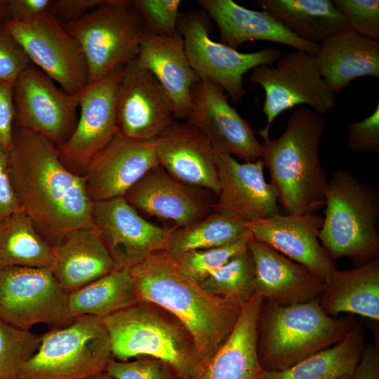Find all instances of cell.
Masks as SVG:
<instances>
[{
    "label": "cell",
    "mask_w": 379,
    "mask_h": 379,
    "mask_svg": "<svg viewBox=\"0 0 379 379\" xmlns=\"http://www.w3.org/2000/svg\"><path fill=\"white\" fill-rule=\"evenodd\" d=\"M9 160L21 210L52 246L72 231L93 227L84 177L62 163L55 145L15 124Z\"/></svg>",
    "instance_id": "6da1fadb"
},
{
    "label": "cell",
    "mask_w": 379,
    "mask_h": 379,
    "mask_svg": "<svg viewBox=\"0 0 379 379\" xmlns=\"http://www.w3.org/2000/svg\"><path fill=\"white\" fill-rule=\"evenodd\" d=\"M130 270L140 301L174 315L192 335L202 364L211 359L232 332L244 305L213 295L186 279L166 251L150 253Z\"/></svg>",
    "instance_id": "7a4b0ae2"
},
{
    "label": "cell",
    "mask_w": 379,
    "mask_h": 379,
    "mask_svg": "<svg viewBox=\"0 0 379 379\" xmlns=\"http://www.w3.org/2000/svg\"><path fill=\"white\" fill-rule=\"evenodd\" d=\"M324 128L320 115L302 106L291 114L278 138L262 136L260 159L289 214L314 213L325 206L328 180L319 157Z\"/></svg>",
    "instance_id": "3957f363"
},
{
    "label": "cell",
    "mask_w": 379,
    "mask_h": 379,
    "mask_svg": "<svg viewBox=\"0 0 379 379\" xmlns=\"http://www.w3.org/2000/svg\"><path fill=\"white\" fill-rule=\"evenodd\" d=\"M359 322L352 314H327L319 298L287 306L262 302L257 324V352L265 371H281L338 343Z\"/></svg>",
    "instance_id": "277c9868"
},
{
    "label": "cell",
    "mask_w": 379,
    "mask_h": 379,
    "mask_svg": "<svg viewBox=\"0 0 379 379\" xmlns=\"http://www.w3.org/2000/svg\"><path fill=\"white\" fill-rule=\"evenodd\" d=\"M115 360L150 357L168 364L182 379H195L202 362L188 330L174 315L145 301L102 318Z\"/></svg>",
    "instance_id": "5b68a950"
},
{
    "label": "cell",
    "mask_w": 379,
    "mask_h": 379,
    "mask_svg": "<svg viewBox=\"0 0 379 379\" xmlns=\"http://www.w3.org/2000/svg\"><path fill=\"white\" fill-rule=\"evenodd\" d=\"M326 210L319 239L330 258H350L357 266L378 258L379 192L349 171L328 180Z\"/></svg>",
    "instance_id": "8992f818"
},
{
    "label": "cell",
    "mask_w": 379,
    "mask_h": 379,
    "mask_svg": "<svg viewBox=\"0 0 379 379\" xmlns=\"http://www.w3.org/2000/svg\"><path fill=\"white\" fill-rule=\"evenodd\" d=\"M102 319L82 315L40 336V345L18 379H87L112 360Z\"/></svg>",
    "instance_id": "52a82bcc"
},
{
    "label": "cell",
    "mask_w": 379,
    "mask_h": 379,
    "mask_svg": "<svg viewBox=\"0 0 379 379\" xmlns=\"http://www.w3.org/2000/svg\"><path fill=\"white\" fill-rule=\"evenodd\" d=\"M63 26L82 50L88 84L134 60L145 29L141 17L127 0H106L79 20Z\"/></svg>",
    "instance_id": "ba28073f"
},
{
    "label": "cell",
    "mask_w": 379,
    "mask_h": 379,
    "mask_svg": "<svg viewBox=\"0 0 379 379\" xmlns=\"http://www.w3.org/2000/svg\"><path fill=\"white\" fill-rule=\"evenodd\" d=\"M249 79L265 91L262 112L267 125L258 132L261 136L269 135L273 121L296 105H307L319 115L336 105V95L322 78L316 55L306 51L294 49L275 66L259 65L253 69Z\"/></svg>",
    "instance_id": "9c48e42d"
},
{
    "label": "cell",
    "mask_w": 379,
    "mask_h": 379,
    "mask_svg": "<svg viewBox=\"0 0 379 379\" xmlns=\"http://www.w3.org/2000/svg\"><path fill=\"white\" fill-rule=\"evenodd\" d=\"M178 29L190 64L199 79L219 86L234 102L240 101L246 94L244 74L259 65H273L281 55L279 49L270 47L240 53L211 40L208 18L203 11L180 15Z\"/></svg>",
    "instance_id": "30bf717a"
},
{
    "label": "cell",
    "mask_w": 379,
    "mask_h": 379,
    "mask_svg": "<svg viewBox=\"0 0 379 379\" xmlns=\"http://www.w3.org/2000/svg\"><path fill=\"white\" fill-rule=\"evenodd\" d=\"M67 295L51 268L0 269V321L17 328L29 330L40 323L69 324L73 319Z\"/></svg>",
    "instance_id": "8fae6325"
},
{
    "label": "cell",
    "mask_w": 379,
    "mask_h": 379,
    "mask_svg": "<svg viewBox=\"0 0 379 379\" xmlns=\"http://www.w3.org/2000/svg\"><path fill=\"white\" fill-rule=\"evenodd\" d=\"M2 27L31 63L63 90L79 94L88 84V67L79 44L50 13L27 22L7 19Z\"/></svg>",
    "instance_id": "7c38bea8"
},
{
    "label": "cell",
    "mask_w": 379,
    "mask_h": 379,
    "mask_svg": "<svg viewBox=\"0 0 379 379\" xmlns=\"http://www.w3.org/2000/svg\"><path fill=\"white\" fill-rule=\"evenodd\" d=\"M79 96L58 88L31 65L13 84L15 124L60 145L76 126Z\"/></svg>",
    "instance_id": "4fadbf2b"
},
{
    "label": "cell",
    "mask_w": 379,
    "mask_h": 379,
    "mask_svg": "<svg viewBox=\"0 0 379 379\" xmlns=\"http://www.w3.org/2000/svg\"><path fill=\"white\" fill-rule=\"evenodd\" d=\"M123 68L88 84L80 93L76 126L57 146L62 163L76 174L83 175L92 159L118 132L117 96Z\"/></svg>",
    "instance_id": "5bb4252c"
},
{
    "label": "cell",
    "mask_w": 379,
    "mask_h": 379,
    "mask_svg": "<svg viewBox=\"0 0 379 379\" xmlns=\"http://www.w3.org/2000/svg\"><path fill=\"white\" fill-rule=\"evenodd\" d=\"M91 216L118 268L131 269L150 253L167 249L173 228L146 220L124 197L93 202Z\"/></svg>",
    "instance_id": "9a60e30c"
},
{
    "label": "cell",
    "mask_w": 379,
    "mask_h": 379,
    "mask_svg": "<svg viewBox=\"0 0 379 379\" xmlns=\"http://www.w3.org/2000/svg\"><path fill=\"white\" fill-rule=\"evenodd\" d=\"M185 121L199 130L218 153L247 161L261 157V145L246 120L227 102L218 85L199 79L193 86Z\"/></svg>",
    "instance_id": "2e32d148"
},
{
    "label": "cell",
    "mask_w": 379,
    "mask_h": 379,
    "mask_svg": "<svg viewBox=\"0 0 379 379\" xmlns=\"http://www.w3.org/2000/svg\"><path fill=\"white\" fill-rule=\"evenodd\" d=\"M116 110L118 132L134 140H156L175 119L162 87L135 59L123 68Z\"/></svg>",
    "instance_id": "e0dca14e"
},
{
    "label": "cell",
    "mask_w": 379,
    "mask_h": 379,
    "mask_svg": "<svg viewBox=\"0 0 379 379\" xmlns=\"http://www.w3.org/2000/svg\"><path fill=\"white\" fill-rule=\"evenodd\" d=\"M324 217L314 213H279L246 222L253 238L304 266L323 282L336 270L333 262L319 241Z\"/></svg>",
    "instance_id": "ac0fdd59"
},
{
    "label": "cell",
    "mask_w": 379,
    "mask_h": 379,
    "mask_svg": "<svg viewBox=\"0 0 379 379\" xmlns=\"http://www.w3.org/2000/svg\"><path fill=\"white\" fill-rule=\"evenodd\" d=\"M159 165L155 140H134L117 132L83 175L88 194L93 202L124 197Z\"/></svg>",
    "instance_id": "d6986e66"
},
{
    "label": "cell",
    "mask_w": 379,
    "mask_h": 379,
    "mask_svg": "<svg viewBox=\"0 0 379 379\" xmlns=\"http://www.w3.org/2000/svg\"><path fill=\"white\" fill-rule=\"evenodd\" d=\"M205 190L181 182L159 165L147 171L124 198L137 211L173 220L177 227H183L213 211L214 204Z\"/></svg>",
    "instance_id": "ffe728a7"
},
{
    "label": "cell",
    "mask_w": 379,
    "mask_h": 379,
    "mask_svg": "<svg viewBox=\"0 0 379 379\" xmlns=\"http://www.w3.org/2000/svg\"><path fill=\"white\" fill-rule=\"evenodd\" d=\"M217 165L220 192L213 209L245 222L279 213V193L273 184L266 182L261 159L241 164L230 154L218 153Z\"/></svg>",
    "instance_id": "44dd1931"
},
{
    "label": "cell",
    "mask_w": 379,
    "mask_h": 379,
    "mask_svg": "<svg viewBox=\"0 0 379 379\" xmlns=\"http://www.w3.org/2000/svg\"><path fill=\"white\" fill-rule=\"evenodd\" d=\"M159 166L181 182L218 194V153L186 121H173L155 140Z\"/></svg>",
    "instance_id": "7402d4cb"
},
{
    "label": "cell",
    "mask_w": 379,
    "mask_h": 379,
    "mask_svg": "<svg viewBox=\"0 0 379 379\" xmlns=\"http://www.w3.org/2000/svg\"><path fill=\"white\" fill-rule=\"evenodd\" d=\"M135 61L159 83L171 102L175 118L185 119L192 87L200 79L190 64L180 31L166 36L145 29Z\"/></svg>",
    "instance_id": "603a6c76"
},
{
    "label": "cell",
    "mask_w": 379,
    "mask_h": 379,
    "mask_svg": "<svg viewBox=\"0 0 379 379\" xmlns=\"http://www.w3.org/2000/svg\"><path fill=\"white\" fill-rule=\"evenodd\" d=\"M248 249L255 274V293L264 300L287 306L318 299L324 282L304 266L251 238Z\"/></svg>",
    "instance_id": "cb8c5ba5"
},
{
    "label": "cell",
    "mask_w": 379,
    "mask_h": 379,
    "mask_svg": "<svg viewBox=\"0 0 379 379\" xmlns=\"http://www.w3.org/2000/svg\"><path fill=\"white\" fill-rule=\"evenodd\" d=\"M201 10L217 25L222 44L235 50L245 42L262 40L283 44L317 55L319 45L303 41L267 13L250 10L232 0H198Z\"/></svg>",
    "instance_id": "d4e9b609"
},
{
    "label": "cell",
    "mask_w": 379,
    "mask_h": 379,
    "mask_svg": "<svg viewBox=\"0 0 379 379\" xmlns=\"http://www.w3.org/2000/svg\"><path fill=\"white\" fill-rule=\"evenodd\" d=\"M316 55L320 74L334 94L354 79L379 78V41L362 36L350 27L321 42Z\"/></svg>",
    "instance_id": "484cf974"
},
{
    "label": "cell",
    "mask_w": 379,
    "mask_h": 379,
    "mask_svg": "<svg viewBox=\"0 0 379 379\" xmlns=\"http://www.w3.org/2000/svg\"><path fill=\"white\" fill-rule=\"evenodd\" d=\"M263 298L255 293L218 351L204 363L195 379H260L265 371L257 352V324Z\"/></svg>",
    "instance_id": "4316f807"
},
{
    "label": "cell",
    "mask_w": 379,
    "mask_h": 379,
    "mask_svg": "<svg viewBox=\"0 0 379 379\" xmlns=\"http://www.w3.org/2000/svg\"><path fill=\"white\" fill-rule=\"evenodd\" d=\"M53 250L51 270L67 293L117 268L93 226L71 232L53 246Z\"/></svg>",
    "instance_id": "83f0119b"
},
{
    "label": "cell",
    "mask_w": 379,
    "mask_h": 379,
    "mask_svg": "<svg viewBox=\"0 0 379 379\" xmlns=\"http://www.w3.org/2000/svg\"><path fill=\"white\" fill-rule=\"evenodd\" d=\"M319 302L333 317L343 312L378 321V258L352 270H336L324 282Z\"/></svg>",
    "instance_id": "f1b7e54d"
},
{
    "label": "cell",
    "mask_w": 379,
    "mask_h": 379,
    "mask_svg": "<svg viewBox=\"0 0 379 379\" xmlns=\"http://www.w3.org/2000/svg\"><path fill=\"white\" fill-rule=\"evenodd\" d=\"M255 4L298 38L319 44L349 27L331 0H256Z\"/></svg>",
    "instance_id": "f546056e"
},
{
    "label": "cell",
    "mask_w": 379,
    "mask_h": 379,
    "mask_svg": "<svg viewBox=\"0 0 379 379\" xmlns=\"http://www.w3.org/2000/svg\"><path fill=\"white\" fill-rule=\"evenodd\" d=\"M139 301L131 270L117 267L69 293L67 304L69 314L72 319L82 315L102 319Z\"/></svg>",
    "instance_id": "4dcf8cb0"
},
{
    "label": "cell",
    "mask_w": 379,
    "mask_h": 379,
    "mask_svg": "<svg viewBox=\"0 0 379 379\" xmlns=\"http://www.w3.org/2000/svg\"><path fill=\"white\" fill-rule=\"evenodd\" d=\"M366 346L365 331L358 323L333 346L314 354L281 371H264L260 379H338L351 377Z\"/></svg>",
    "instance_id": "1f68e13d"
},
{
    "label": "cell",
    "mask_w": 379,
    "mask_h": 379,
    "mask_svg": "<svg viewBox=\"0 0 379 379\" xmlns=\"http://www.w3.org/2000/svg\"><path fill=\"white\" fill-rule=\"evenodd\" d=\"M53 246L21 210L0 221V269L9 267L51 268Z\"/></svg>",
    "instance_id": "d6a6232c"
},
{
    "label": "cell",
    "mask_w": 379,
    "mask_h": 379,
    "mask_svg": "<svg viewBox=\"0 0 379 379\" xmlns=\"http://www.w3.org/2000/svg\"><path fill=\"white\" fill-rule=\"evenodd\" d=\"M245 222L232 213L213 209L208 215L195 223L173 228L166 251L176 260L190 251L220 247L234 243L251 233Z\"/></svg>",
    "instance_id": "836d02e7"
},
{
    "label": "cell",
    "mask_w": 379,
    "mask_h": 379,
    "mask_svg": "<svg viewBox=\"0 0 379 379\" xmlns=\"http://www.w3.org/2000/svg\"><path fill=\"white\" fill-rule=\"evenodd\" d=\"M200 286L207 293L239 305H245L255 293V265L247 250L234 255Z\"/></svg>",
    "instance_id": "e575fe53"
},
{
    "label": "cell",
    "mask_w": 379,
    "mask_h": 379,
    "mask_svg": "<svg viewBox=\"0 0 379 379\" xmlns=\"http://www.w3.org/2000/svg\"><path fill=\"white\" fill-rule=\"evenodd\" d=\"M251 238L250 233L226 246L186 252L175 260L178 269L186 279L200 285L234 255L247 250Z\"/></svg>",
    "instance_id": "d590c367"
},
{
    "label": "cell",
    "mask_w": 379,
    "mask_h": 379,
    "mask_svg": "<svg viewBox=\"0 0 379 379\" xmlns=\"http://www.w3.org/2000/svg\"><path fill=\"white\" fill-rule=\"evenodd\" d=\"M40 345V336L0 321V379H18Z\"/></svg>",
    "instance_id": "8d00e7d4"
},
{
    "label": "cell",
    "mask_w": 379,
    "mask_h": 379,
    "mask_svg": "<svg viewBox=\"0 0 379 379\" xmlns=\"http://www.w3.org/2000/svg\"><path fill=\"white\" fill-rule=\"evenodd\" d=\"M180 0H134L132 7L141 17L145 29L162 36L178 33Z\"/></svg>",
    "instance_id": "74e56055"
},
{
    "label": "cell",
    "mask_w": 379,
    "mask_h": 379,
    "mask_svg": "<svg viewBox=\"0 0 379 379\" xmlns=\"http://www.w3.org/2000/svg\"><path fill=\"white\" fill-rule=\"evenodd\" d=\"M335 8L350 29L366 37L379 39L378 0H334Z\"/></svg>",
    "instance_id": "f35d334b"
},
{
    "label": "cell",
    "mask_w": 379,
    "mask_h": 379,
    "mask_svg": "<svg viewBox=\"0 0 379 379\" xmlns=\"http://www.w3.org/2000/svg\"><path fill=\"white\" fill-rule=\"evenodd\" d=\"M105 371L114 379H182L168 364L150 357L131 361L113 359Z\"/></svg>",
    "instance_id": "ab89813d"
},
{
    "label": "cell",
    "mask_w": 379,
    "mask_h": 379,
    "mask_svg": "<svg viewBox=\"0 0 379 379\" xmlns=\"http://www.w3.org/2000/svg\"><path fill=\"white\" fill-rule=\"evenodd\" d=\"M32 65L15 39L0 25V81L14 84Z\"/></svg>",
    "instance_id": "60d3db41"
},
{
    "label": "cell",
    "mask_w": 379,
    "mask_h": 379,
    "mask_svg": "<svg viewBox=\"0 0 379 379\" xmlns=\"http://www.w3.org/2000/svg\"><path fill=\"white\" fill-rule=\"evenodd\" d=\"M347 144L354 152L379 154V103L371 115L349 124Z\"/></svg>",
    "instance_id": "b9f144b4"
},
{
    "label": "cell",
    "mask_w": 379,
    "mask_h": 379,
    "mask_svg": "<svg viewBox=\"0 0 379 379\" xmlns=\"http://www.w3.org/2000/svg\"><path fill=\"white\" fill-rule=\"evenodd\" d=\"M21 211L11 175L9 150L0 145V221Z\"/></svg>",
    "instance_id": "7bdbcfd3"
},
{
    "label": "cell",
    "mask_w": 379,
    "mask_h": 379,
    "mask_svg": "<svg viewBox=\"0 0 379 379\" xmlns=\"http://www.w3.org/2000/svg\"><path fill=\"white\" fill-rule=\"evenodd\" d=\"M15 120L13 84L0 81V145L12 147Z\"/></svg>",
    "instance_id": "ee69618b"
},
{
    "label": "cell",
    "mask_w": 379,
    "mask_h": 379,
    "mask_svg": "<svg viewBox=\"0 0 379 379\" xmlns=\"http://www.w3.org/2000/svg\"><path fill=\"white\" fill-rule=\"evenodd\" d=\"M106 0H53L49 12L62 25L73 22Z\"/></svg>",
    "instance_id": "f6af8a7d"
},
{
    "label": "cell",
    "mask_w": 379,
    "mask_h": 379,
    "mask_svg": "<svg viewBox=\"0 0 379 379\" xmlns=\"http://www.w3.org/2000/svg\"><path fill=\"white\" fill-rule=\"evenodd\" d=\"M53 0H8L9 18L18 22L29 21L48 13Z\"/></svg>",
    "instance_id": "bcb514c9"
},
{
    "label": "cell",
    "mask_w": 379,
    "mask_h": 379,
    "mask_svg": "<svg viewBox=\"0 0 379 379\" xmlns=\"http://www.w3.org/2000/svg\"><path fill=\"white\" fill-rule=\"evenodd\" d=\"M350 379H379V352L375 344L366 345Z\"/></svg>",
    "instance_id": "7dc6e473"
},
{
    "label": "cell",
    "mask_w": 379,
    "mask_h": 379,
    "mask_svg": "<svg viewBox=\"0 0 379 379\" xmlns=\"http://www.w3.org/2000/svg\"><path fill=\"white\" fill-rule=\"evenodd\" d=\"M8 18V0H0V25Z\"/></svg>",
    "instance_id": "c3c4849f"
},
{
    "label": "cell",
    "mask_w": 379,
    "mask_h": 379,
    "mask_svg": "<svg viewBox=\"0 0 379 379\" xmlns=\"http://www.w3.org/2000/svg\"><path fill=\"white\" fill-rule=\"evenodd\" d=\"M87 379H114V378L112 377L110 375H109L105 371H104L97 374H95Z\"/></svg>",
    "instance_id": "681fc988"
},
{
    "label": "cell",
    "mask_w": 379,
    "mask_h": 379,
    "mask_svg": "<svg viewBox=\"0 0 379 379\" xmlns=\"http://www.w3.org/2000/svg\"><path fill=\"white\" fill-rule=\"evenodd\" d=\"M338 379H350V377L347 376V375H345V376L341 377V378H338Z\"/></svg>",
    "instance_id": "f907efd6"
}]
</instances>
